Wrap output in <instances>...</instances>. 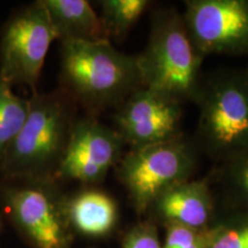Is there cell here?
<instances>
[{
	"instance_id": "cell-16",
	"label": "cell",
	"mask_w": 248,
	"mask_h": 248,
	"mask_svg": "<svg viewBox=\"0 0 248 248\" xmlns=\"http://www.w3.org/2000/svg\"><path fill=\"white\" fill-rule=\"evenodd\" d=\"M218 179L238 209L248 210V151L221 163Z\"/></svg>"
},
{
	"instance_id": "cell-21",
	"label": "cell",
	"mask_w": 248,
	"mask_h": 248,
	"mask_svg": "<svg viewBox=\"0 0 248 248\" xmlns=\"http://www.w3.org/2000/svg\"><path fill=\"white\" fill-rule=\"evenodd\" d=\"M245 69H246V71H247V73H248V64H247V67L245 68Z\"/></svg>"
},
{
	"instance_id": "cell-6",
	"label": "cell",
	"mask_w": 248,
	"mask_h": 248,
	"mask_svg": "<svg viewBox=\"0 0 248 248\" xmlns=\"http://www.w3.org/2000/svg\"><path fill=\"white\" fill-rule=\"evenodd\" d=\"M197 167L193 145L182 136L139 148H130L115 167L133 208L147 214L164 191L188 181Z\"/></svg>"
},
{
	"instance_id": "cell-17",
	"label": "cell",
	"mask_w": 248,
	"mask_h": 248,
	"mask_svg": "<svg viewBox=\"0 0 248 248\" xmlns=\"http://www.w3.org/2000/svg\"><path fill=\"white\" fill-rule=\"evenodd\" d=\"M208 248H248V210L238 209L217 221L215 237Z\"/></svg>"
},
{
	"instance_id": "cell-8",
	"label": "cell",
	"mask_w": 248,
	"mask_h": 248,
	"mask_svg": "<svg viewBox=\"0 0 248 248\" xmlns=\"http://www.w3.org/2000/svg\"><path fill=\"white\" fill-rule=\"evenodd\" d=\"M124 146L113 126L106 125L94 116L77 119L54 182L98 186L122 159Z\"/></svg>"
},
{
	"instance_id": "cell-5",
	"label": "cell",
	"mask_w": 248,
	"mask_h": 248,
	"mask_svg": "<svg viewBox=\"0 0 248 248\" xmlns=\"http://www.w3.org/2000/svg\"><path fill=\"white\" fill-rule=\"evenodd\" d=\"M64 195L53 181H0V214L31 248H73Z\"/></svg>"
},
{
	"instance_id": "cell-1",
	"label": "cell",
	"mask_w": 248,
	"mask_h": 248,
	"mask_svg": "<svg viewBox=\"0 0 248 248\" xmlns=\"http://www.w3.org/2000/svg\"><path fill=\"white\" fill-rule=\"evenodd\" d=\"M60 51V88L90 116L116 109L144 86L136 55L109 40L61 42Z\"/></svg>"
},
{
	"instance_id": "cell-14",
	"label": "cell",
	"mask_w": 248,
	"mask_h": 248,
	"mask_svg": "<svg viewBox=\"0 0 248 248\" xmlns=\"http://www.w3.org/2000/svg\"><path fill=\"white\" fill-rule=\"evenodd\" d=\"M29 98H22L0 77V169L29 114Z\"/></svg>"
},
{
	"instance_id": "cell-18",
	"label": "cell",
	"mask_w": 248,
	"mask_h": 248,
	"mask_svg": "<svg viewBox=\"0 0 248 248\" xmlns=\"http://www.w3.org/2000/svg\"><path fill=\"white\" fill-rule=\"evenodd\" d=\"M216 223L206 230H192L177 225L164 226L166 235L162 248H208L215 237Z\"/></svg>"
},
{
	"instance_id": "cell-7",
	"label": "cell",
	"mask_w": 248,
	"mask_h": 248,
	"mask_svg": "<svg viewBox=\"0 0 248 248\" xmlns=\"http://www.w3.org/2000/svg\"><path fill=\"white\" fill-rule=\"evenodd\" d=\"M58 39L49 16L35 1L6 23L0 38V77L12 86H36L52 43Z\"/></svg>"
},
{
	"instance_id": "cell-4",
	"label": "cell",
	"mask_w": 248,
	"mask_h": 248,
	"mask_svg": "<svg viewBox=\"0 0 248 248\" xmlns=\"http://www.w3.org/2000/svg\"><path fill=\"white\" fill-rule=\"evenodd\" d=\"M199 107L197 145L219 164L248 151V73L222 68L209 74L194 100Z\"/></svg>"
},
{
	"instance_id": "cell-10",
	"label": "cell",
	"mask_w": 248,
	"mask_h": 248,
	"mask_svg": "<svg viewBox=\"0 0 248 248\" xmlns=\"http://www.w3.org/2000/svg\"><path fill=\"white\" fill-rule=\"evenodd\" d=\"M113 120V128L130 148L148 146L182 136V105L144 86L114 109Z\"/></svg>"
},
{
	"instance_id": "cell-9",
	"label": "cell",
	"mask_w": 248,
	"mask_h": 248,
	"mask_svg": "<svg viewBox=\"0 0 248 248\" xmlns=\"http://www.w3.org/2000/svg\"><path fill=\"white\" fill-rule=\"evenodd\" d=\"M183 13L204 57H248V0H187Z\"/></svg>"
},
{
	"instance_id": "cell-11",
	"label": "cell",
	"mask_w": 248,
	"mask_h": 248,
	"mask_svg": "<svg viewBox=\"0 0 248 248\" xmlns=\"http://www.w3.org/2000/svg\"><path fill=\"white\" fill-rule=\"evenodd\" d=\"M147 213L154 223L206 230L215 221V202L207 179H188L164 191Z\"/></svg>"
},
{
	"instance_id": "cell-12",
	"label": "cell",
	"mask_w": 248,
	"mask_h": 248,
	"mask_svg": "<svg viewBox=\"0 0 248 248\" xmlns=\"http://www.w3.org/2000/svg\"><path fill=\"white\" fill-rule=\"evenodd\" d=\"M64 214L73 234L88 239L108 237L119 222L115 199L97 186H83L64 195Z\"/></svg>"
},
{
	"instance_id": "cell-20",
	"label": "cell",
	"mask_w": 248,
	"mask_h": 248,
	"mask_svg": "<svg viewBox=\"0 0 248 248\" xmlns=\"http://www.w3.org/2000/svg\"><path fill=\"white\" fill-rule=\"evenodd\" d=\"M2 221H4V217H2L1 214H0V231H1L2 229Z\"/></svg>"
},
{
	"instance_id": "cell-19",
	"label": "cell",
	"mask_w": 248,
	"mask_h": 248,
	"mask_svg": "<svg viewBox=\"0 0 248 248\" xmlns=\"http://www.w3.org/2000/svg\"><path fill=\"white\" fill-rule=\"evenodd\" d=\"M121 248H162L156 223L142 221L124 234Z\"/></svg>"
},
{
	"instance_id": "cell-15",
	"label": "cell",
	"mask_w": 248,
	"mask_h": 248,
	"mask_svg": "<svg viewBox=\"0 0 248 248\" xmlns=\"http://www.w3.org/2000/svg\"><path fill=\"white\" fill-rule=\"evenodd\" d=\"M151 6L148 0H104L100 17L108 40L123 39Z\"/></svg>"
},
{
	"instance_id": "cell-2",
	"label": "cell",
	"mask_w": 248,
	"mask_h": 248,
	"mask_svg": "<svg viewBox=\"0 0 248 248\" xmlns=\"http://www.w3.org/2000/svg\"><path fill=\"white\" fill-rule=\"evenodd\" d=\"M22 130L6 155L5 178L53 181L77 121V104L60 86L32 93Z\"/></svg>"
},
{
	"instance_id": "cell-3",
	"label": "cell",
	"mask_w": 248,
	"mask_h": 248,
	"mask_svg": "<svg viewBox=\"0 0 248 248\" xmlns=\"http://www.w3.org/2000/svg\"><path fill=\"white\" fill-rule=\"evenodd\" d=\"M204 58L190 36L183 13L173 7L154 12L147 44L136 55L144 88L182 106L197 98Z\"/></svg>"
},
{
	"instance_id": "cell-13",
	"label": "cell",
	"mask_w": 248,
	"mask_h": 248,
	"mask_svg": "<svg viewBox=\"0 0 248 248\" xmlns=\"http://www.w3.org/2000/svg\"><path fill=\"white\" fill-rule=\"evenodd\" d=\"M60 42L108 40L99 14L88 0H39Z\"/></svg>"
}]
</instances>
